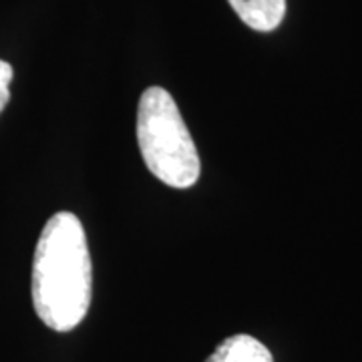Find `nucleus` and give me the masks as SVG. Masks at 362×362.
Returning <instances> with one entry per match:
<instances>
[{
    "label": "nucleus",
    "mask_w": 362,
    "mask_h": 362,
    "mask_svg": "<svg viewBox=\"0 0 362 362\" xmlns=\"http://www.w3.org/2000/svg\"><path fill=\"white\" fill-rule=\"evenodd\" d=\"M33 306L54 332H69L85 320L93 296L87 235L71 211L45 223L33 259Z\"/></svg>",
    "instance_id": "f257e3e1"
},
{
    "label": "nucleus",
    "mask_w": 362,
    "mask_h": 362,
    "mask_svg": "<svg viewBox=\"0 0 362 362\" xmlns=\"http://www.w3.org/2000/svg\"><path fill=\"white\" fill-rule=\"evenodd\" d=\"M137 143L147 169L169 187L187 189L199 180L195 143L173 97L161 87L143 90L137 107Z\"/></svg>",
    "instance_id": "f03ea898"
},
{
    "label": "nucleus",
    "mask_w": 362,
    "mask_h": 362,
    "mask_svg": "<svg viewBox=\"0 0 362 362\" xmlns=\"http://www.w3.org/2000/svg\"><path fill=\"white\" fill-rule=\"evenodd\" d=\"M240 21L254 30L270 33L282 25L286 0H228Z\"/></svg>",
    "instance_id": "7ed1b4c3"
},
{
    "label": "nucleus",
    "mask_w": 362,
    "mask_h": 362,
    "mask_svg": "<svg viewBox=\"0 0 362 362\" xmlns=\"http://www.w3.org/2000/svg\"><path fill=\"white\" fill-rule=\"evenodd\" d=\"M206 362H274L272 352L258 338L250 334H233L226 338L218 349L209 354Z\"/></svg>",
    "instance_id": "20e7f679"
},
{
    "label": "nucleus",
    "mask_w": 362,
    "mask_h": 362,
    "mask_svg": "<svg viewBox=\"0 0 362 362\" xmlns=\"http://www.w3.org/2000/svg\"><path fill=\"white\" fill-rule=\"evenodd\" d=\"M11 81H13V66L0 59V113L4 111V107L11 99V90H8Z\"/></svg>",
    "instance_id": "39448f33"
}]
</instances>
